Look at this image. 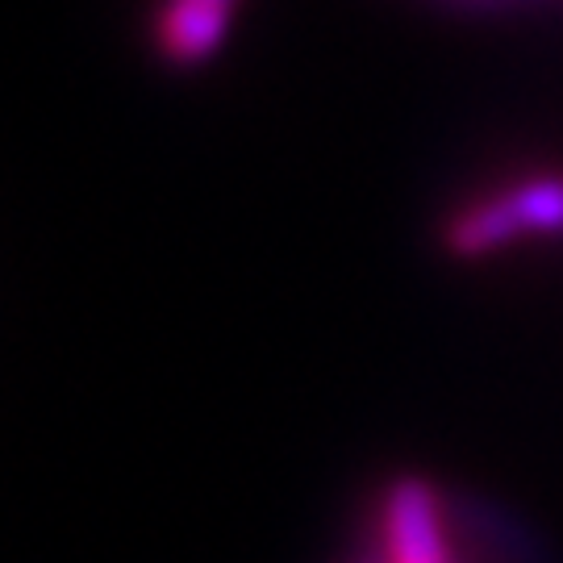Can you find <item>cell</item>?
Returning <instances> with one entry per match:
<instances>
[{
  "mask_svg": "<svg viewBox=\"0 0 563 563\" xmlns=\"http://www.w3.org/2000/svg\"><path fill=\"white\" fill-rule=\"evenodd\" d=\"M384 563H455L446 543L443 501L426 481L405 476L388 488L380 509Z\"/></svg>",
  "mask_w": 563,
  "mask_h": 563,
  "instance_id": "obj_1",
  "label": "cell"
},
{
  "mask_svg": "<svg viewBox=\"0 0 563 563\" xmlns=\"http://www.w3.org/2000/svg\"><path fill=\"white\" fill-rule=\"evenodd\" d=\"M230 13H234V0H167V9L159 13L163 55L176 67L205 63L225 38Z\"/></svg>",
  "mask_w": 563,
  "mask_h": 563,
  "instance_id": "obj_2",
  "label": "cell"
},
{
  "mask_svg": "<svg viewBox=\"0 0 563 563\" xmlns=\"http://www.w3.org/2000/svg\"><path fill=\"white\" fill-rule=\"evenodd\" d=\"M522 234L518 230V218L505 197H493V201H481L472 209H463L455 222L446 225V246L455 255H488L505 242H514Z\"/></svg>",
  "mask_w": 563,
  "mask_h": 563,
  "instance_id": "obj_3",
  "label": "cell"
},
{
  "mask_svg": "<svg viewBox=\"0 0 563 563\" xmlns=\"http://www.w3.org/2000/svg\"><path fill=\"white\" fill-rule=\"evenodd\" d=\"M522 234H551L563 239V176H539L505 192Z\"/></svg>",
  "mask_w": 563,
  "mask_h": 563,
  "instance_id": "obj_4",
  "label": "cell"
},
{
  "mask_svg": "<svg viewBox=\"0 0 563 563\" xmlns=\"http://www.w3.org/2000/svg\"><path fill=\"white\" fill-rule=\"evenodd\" d=\"M460 4H497V0H460Z\"/></svg>",
  "mask_w": 563,
  "mask_h": 563,
  "instance_id": "obj_5",
  "label": "cell"
}]
</instances>
